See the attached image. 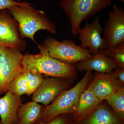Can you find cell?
<instances>
[{
  "label": "cell",
  "mask_w": 124,
  "mask_h": 124,
  "mask_svg": "<svg viewBox=\"0 0 124 124\" xmlns=\"http://www.w3.org/2000/svg\"><path fill=\"white\" fill-rule=\"evenodd\" d=\"M120 0L122 2H124V0Z\"/></svg>",
  "instance_id": "cell-25"
},
{
  "label": "cell",
  "mask_w": 124,
  "mask_h": 124,
  "mask_svg": "<svg viewBox=\"0 0 124 124\" xmlns=\"http://www.w3.org/2000/svg\"><path fill=\"white\" fill-rule=\"evenodd\" d=\"M71 124H124L106 102H101L82 119L73 121Z\"/></svg>",
  "instance_id": "cell-12"
},
{
  "label": "cell",
  "mask_w": 124,
  "mask_h": 124,
  "mask_svg": "<svg viewBox=\"0 0 124 124\" xmlns=\"http://www.w3.org/2000/svg\"><path fill=\"white\" fill-rule=\"evenodd\" d=\"M40 53L23 55L22 63L24 71H29L50 77L74 78L77 70L74 64H67L51 57L44 44L38 45Z\"/></svg>",
  "instance_id": "cell-1"
},
{
  "label": "cell",
  "mask_w": 124,
  "mask_h": 124,
  "mask_svg": "<svg viewBox=\"0 0 124 124\" xmlns=\"http://www.w3.org/2000/svg\"><path fill=\"white\" fill-rule=\"evenodd\" d=\"M73 78L50 77L45 78L40 87L32 94L33 101L46 106L53 102L60 94L69 89Z\"/></svg>",
  "instance_id": "cell-7"
},
{
  "label": "cell",
  "mask_w": 124,
  "mask_h": 124,
  "mask_svg": "<svg viewBox=\"0 0 124 124\" xmlns=\"http://www.w3.org/2000/svg\"><path fill=\"white\" fill-rule=\"evenodd\" d=\"M94 75L89 85L95 96L101 101L124 88V84L117 79L115 70L109 73L95 72Z\"/></svg>",
  "instance_id": "cell-11"
},
{
  "label": "cell",
  "mask_w": 124,
  "mask_h": 124,
  "mask_svg": "<svg viewBox=\"0 0 124 124\" xmlns=\"http://www.w3.org/2000/svg\"><path fill=\"white\" fill-rule=\"evenodd\" d=\"M100 19L97 16L92 23H89L86 22L84 28H80L78 32L81 44L80 46L87 50L93 55L104 53L106 49V40L101 36L103 29Z\"/></svg>",
  "instance_id": "cell-8"
},
{
  "label": "cell",
  "mask_w": 124,
  "mask_h": 124,
  "mask_svg": "<svg viewBox=\"0 0 124 124\" xmlns=\"http://www.w3.org/2000/svg\"><path fill=\"white\" fill-rule=\"evenodd\" d=\"M43 44L50 57L67 64H74L91 58L93 55L71 40L60 42L54 38L49 37L46 39Z\"/></svg>",
  "instance_id": "cell-6"
},
{
  "label": "cell",
  "mask_w": 124,
  "mask_h": 124,
  "mask_svg": "<svg viewBox=\"0 0 124 124\" xmlns=\"http://www.w3.org/2000/svg\"><path fill=\"white\" fill-rule=\"evenodd\" d=\"M28 5H31V4L27 2H18L14 0H0V11L9 9L14 6Z\"/></svg>",
  "instance_id": "cell-22"
},
{
  "label": "cell",
  "mask_w": 124,
  "mask_h": 124,
  "mask_svg": "<svg viewBox=\"0 0 124 124\" xmlns=\"http://www.w3.org/2000/svg\"><path fill=\"white\" fill-rule=\"evenodd\" d=\"M104 54L106 56L115 60L119 67H124V42L114 47L106 49Z\"/></svg>",
  "instance_id": "cell-20"
},
{
  "label": "cell",
  "mask_w": 124,
  "mask_h": 124,
  "mask_svg": "<svg viewBox=\"0 0 124 124\" xmlns=\"http://www.w3.org/2000/svg\"><path fill=\"white\" fill-rule=\"evenodd\" d=\"M105 100L119 119L124 122V88Z\"/></svg>",
  "instance_id": "cell-17"
},
{
  "label": "cell",
  "mask_w": 124,
  "mask_h": 124,
  "mask_svg": "<svg viewBox=\"0 0 124 124\" xmlns=\"http://www.w3.org/2000/svg\"><path fill=\"white\" fill-rule=\"evenodd\" d=\"M8 91L19 96L27 94V86L23 72L18 75L12 80L9 86Z\"/></svg>",
  "instance_id": "cell-19"
},
{
  "label": "cell",
  "mask_w": 124,
  "mask_h": 124,
  "mask_svg": "<svg viewBox=\"0 0 124 124\" xmlns=\"http://www.w3.org/2000/svg\"><path fill=\"white\" fill-rule=\"evenodd\" d=\"M23 57L17 49L8 46L0 47V95L7 92L12 80L24 71Z\"/></svg>",
  "instance_id": "cell-5"
},
{
  "label": "cell",
  "mask_w": 124,
  "mask_h": 124,
  "mask_svg": "<svg viewBox=\"0 0 124 124\" xmlns=\"http://www.w3.org/2000/svg\"><path fill=\"white\" fill-rule=\"evenodd\" d=\"M45 106L35 101L22 103L18 110L16 124H37L41 121Z\"/></svg>",
  "instance_id": "cell-15"
},
{
  "label": "cell",
  "mask_w": 124,
  "mask_h": 124,
  "mask_svg": "<svg viewBox=\"0 0 124 124\" xmlns=\"http://www.w3.org/2000/svg\"><path fill=\"white\" fill-rule=\"evenodd\" d=\"M102 101L95 96L89 85L80 96L77 109L72 115L73 121L82 119L95 109Z\"/></svg>",
  "instance_id": "cell-16"
},
{
  "label": "cell",
  "mask_w": 124,
  "mask_h": 124,
  "mask_svg": "<svg viewBox=\"0 0 124 124\" xmlns=\"http://www.w3.org/2000/svg\"><path fill=\"white\" fill-rule=\"evenodd\" d=\"M73 121L72 114H62L47 122L40 121L37 124H71Z\"/></svg>",
  "instance_id": "cell-21"
},
{
  "label": "cell",
  "mask_w": 124,
  "mask_h": 124,
  "mask_svg": "<svg viewBox=\"0 0 124 124\" xmlns=\"http://www.w3.org/2000/svg\"><path fill=\"white\" fill-rule=\"evenodd\" d=\"M92 71H86L84 77L72 88L61 93L53 102L45 106L41 121L47 122L62 114H73L77 109L80 95L90 82Z\"/></svg>",
  "instance_id": "cell-3"
},
{
  "label": "cell",
  "mask_w": 124,
  "mask_h": 124,
  "mask_svg": "<svg viewBox=\"0 0 124 124\" xmlns=\"http://www.w3.org/2000/svg\"><path fill=\"white\" fill-rule=\"evenodd\" d=\"M113 8V11L108 12V20L104 28L106 49L124 42V11L116 5Z\"/></svg>",
  "instance_id": "cell-10"
},
{
  "label": "cell",
  "mask_w": 124,
  "mask_h": 124,
  "mask_svg": "<svg viewBox=\"0 0 124 124\" xmlns=\"http://www.w3.org/2000/svg\"><path fill=\"white\" fill-rule=\"evenodd\" d=\"M16 1L18 2H21V0H16Z\"/></svg>",
  "instance_id": "cell-24"
},
{
  "label": "cell",
  "mask_w": 124,
  "mask_h": 124,
  "mask_svg": "<svg viewBox=\"0 0 124 124\" xmlns=\"http://www.w3.org/2000/svg\"><path fill=\"white\" fill-rule=\"evenodd\" d=\"M26 45V41L19 35L17 25L8 10H1L0 13V47L8 46L20 51L24 50Z\"/></svg>",
  "instance_id": "cell-9"
},
{
  "label": "cell",
  "mask_w": 124,
  "mask_h": 124,
  "mask_svg": "<svg viewBox=\"0 0 124 124\" xmlns=\"http://www.w3.org/2000/svg\"><path fill=\"white\" fill-rule=\"evenodd\" d=\"M0 124H1V122L0 120Z\"/></svg>",
  "instance_id": "cell-26"
},
{
  "label": "cell",
  "mask_w": 124,
  "mask_h": 124,
  "mask_svg": "<svg viewBox=\"0 0 124 124\" xmlns=\"http://www.w3.org/2000/svg\"><path fill=\"white\" fill-rule=\"evenodd\" d=\"M112 3V0H62L59 5L69 18L72 33L76 37L83 20L92 17Z\"/></svg>",
  "instance_id": "cell-4"
},
{
  "label": "cell",
  "mask_w": 124,
  "mask_h": 124,
  "mask_svg": "<svg viewBox=\"0 0 124 124\" xmlns=\"http://www.w3.org/2000/svg\"><path fill=\"white\" fill-rule=\"evenodd\" d=\"M117 79L124 84V67H118L115 70Z\"/></svg>",
  "instance_id": "cell-23"
},
{
  "label": "cell",
  "mask_w": 124,
  "mask_h": 124,
  "mask_svg": "<svg viewBox=\"0 0 124 124\" xmlns=\"http://www.w3.org/2000/svg\"><path fill=\"white\" fill-rule=\"evenodd\" d=\"M27 86V95H32L40 87L44 80L43 75L29 71L23 72Z\"/></svg>",
  "instance_id": "cell-18"
},
{
  "label": "cell",
  "mask_w": 124,
  "mask_h": 124,
  "mask_svg": "<svg viewBox=\"0 0 124 124\" xmlns=\"http://www.w3.org/2000/svg\"><path fill=\"white\" fill-rule=\"evenodd\" d=\"M77 70L95 71L100 73H109L119 67L114 60L106 56L104 53L93 55L91 58L82 60L74 64Z\"/></svg>",
  "instance_id": "cell-13"
},
{
  "label": "cell",
  "mask_w": 124,
  "mask_h": 124,
  "mask_svg": "<svg viewBox=\"0 0 124 124\" xmlns=\"http://www.w3.org/2000/svg\"><path fill=\"white\" fill-rule=\"evenodd\" d=\"M21 97L8 91L0 98V116L1 124H16L18 110L22 104Z\"/></svg>",
  "instance_id": "cell-14"
},
{
  "label": "cell",
  "mask_w": 124,
  "mask_h": 124,
  "mask_svg": "<svg viewBox=\"0 0 124 124\" xmlns=\"http://www.w3.org/2000/svg\"><path fill=\"white\" fill-rule=\"evenodd\" d=\"M8 10L18 22L22 38L28 37L37 44L34 35L37 31L45 30L52 33L57 32L55 23L50 20L44 12L31 5L14 6Z\"/></svg>",
  "instance_id": "cell-2"
}]
</instances>
